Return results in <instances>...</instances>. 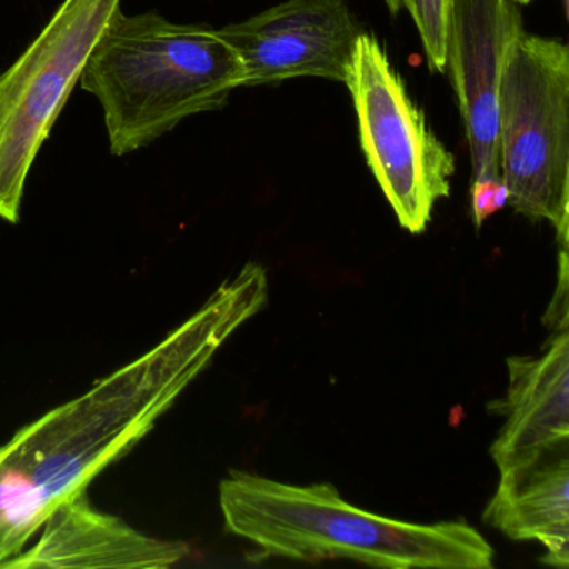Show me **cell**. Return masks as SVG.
Instances as JSON below:
<instances>
[{
	"instance_id": "cell-1",
	"label": "cell",
	"mask_w": 569,
	"mask_h": 569,
	"mask_svg": "<svg viewBox=\"0 0 569 569\" xmlns=\"http://www.w3.org/2000/svg\"><path fill=\"white\" fill-rule=\"evenodd\" d=\"M268 295L264 269L249 262L154 348L0 446V568L61 502L88 492L99 472L152 431Z\"/></svg>"
},
{
	"instance_id": "cell-2",
	"label": "cell",
	"mask_w": 569,
	"mask_h": 569,
	"mask_svg": "<svg viewBox=\"0 0 569 569\" xmlns=\"http://www.w3.org/2000/svg\"><path fill=\"white\" fill-rule=\"evenodd\" d=\"M226 529L261 556L316 562L351 559L378 568L488 569L495 551L465 519L435 525L375 515L331 482L296 486L231 471L219 485Z\"/></svg>"
},
{
	"instance_id": "cell-3",
	"label": "cell",
	"mask_w": 569,
	"mask_h": 569,
	"mask_svg": "<svg viewBox=\"0 0 569 569\" xmlns=\"http://www.w3.org/2000/svg\"><path fill=\"white\" fill-rule=\"evenodd\" d=\"M79 84L101 102L111 154L128 156L191 116L224 108L244 86V66L218 29L119 9Z\"/></svg>"
},
{
	"instance_id": "cell-4",
	"label": "cell",
	"mask_w": 569,
	"mask_h": 569,
	"mask_svg": "<svg viewBox=\"0 0 569 569\" xmlns=\"http://www.w3.org/2000/svg\"><path fill=\"white\" fill-rule=\"evenodd\" d=\"M498 151L508 204L569 236V49L525 32L498 91Z\"/></svg>"
},
{
	"instance_id": "cell-5",
	"label": "cell",
	"mask_w": 569,
	"mask_h": 569,
	"mask_svg": "<svg viewBox=\"0 0 569 569\" xmlns=\"http://www.w3.org/2000/svg\"><path fill=\"white\" fill-rule=\"evenodd\" d=\"M345 84L366 162L382 194L406 231L425 232L436 202L451 192L455 156L429 131L378 39L359 36Z\"/></svg>"
},
{
	"instance_id": "cell-6",
	"label": "cell",
	"mask_w": 569,
	"mask_h": 569,
	"mask_svg": "<svg viewBox=\"0 0 569 569\" xmlns=\"http://www.w3.org/2000/svg\"><path fill=\"white\" fill-rule=\"evenodd\" d=\"M121 0H64L0 76V219L18 224L32 164Z\"/></svg>"
},
{
	"instance_id": "cell-7",
	"label": "cell",
	"mask_w": 569,
	"mask_h": 569,
	"mask_svg": "<svg viewBox=\"0 0 569 569\" xmlns=\"http://www.w3.org/2000/svg\"><path fill=\"white\" fill-rule=\"evenodd\" d=\"M218 32L241 59L244 86L296 78L345 82L362 34L345 0H284Z\"/></svg>"
},
{
	"instance_id": "cell-8",
	"label": "cell",
	"mask_w": 569,
	"mask_h": 569,
	"mask_svg": "<svg viewBox=\"0 0 569 569\" xmlns=\"http://www.w3.org/2000/svg\"><path fill=\"white\" fill-rule=\"evenodd\" d=\"M516 0H451L445 72L458 98L472 181H501L498 91L512 48L525 34Z\"/></svg>"
},
{
	"instance_id": "cell-9",
	"label": "cell",
	"mask_w": 569,
	"mask_h": 569,
	"mask_svg": "<svg viewBox=\"0 0 569 569\" xmlns=\"http://www.w3.org/2000/svg\"><path fill=\"white\" fill-rule=\"evenodd\" d=\"M38 532L34 545L2 568L168 569L191 552L188 542L154 538L94 508L88 492L61 502Z\"/></svg>"
},
{
	"instance_id": "cell-10",
	"label": "cell",
	"mask_w": 569,
	"mask_h": 569,
	"mask_svg": "<svg viewBox=\"0 0 569 569\" xmlns=\"http://www.w3.org/2000/svg\"><path fill=\"white\" fill-rule=\"evenodd\" d=\"M508 372L506 398L489 409L505 418L489 449L499 472L568 451V329H559L539 356H511Z\"/></svg>"
},
{
	"instance_id": "cell-11",
	"label": "cell",
	"mask_w": 569,
	"mask_h": 569,
	"mask_svg": "<svg viewBox=\"0 0 569 569\" xmlns=\"http://www.w3.org/2000/svg\"><path fill=\"white\" fill-rule=\"evenodd\" d=\"M499 485L482 519L508 538L545 546L542 562L569 566L568 451L499 472Z\"/></svg>"
},
{
	"instance_id": "cell-12",
	"label": "cell",
	"mask_w": 569,
	"mask_h": 569,
	"mask_svg": "<svg viewBox=\"0 0 569 569\" xmlns=\"http://www.w3.org/2000/svg\"><path fill=\"white\" fill-rule=\"evenodd\" d=\"M392 16L408 12L415 21L425 48L429 68L445 72L446 32H448L451 0H382ZM519 6L531 4L532 0H516Z\"/></svg>"
},
{
	"instance_id": "cell-13",
	"label": "cell",
	"mask_w": 569,
	"mask_h": 569,
	"mask_svg": "<svg viewBox=\"0 0 569 569\" xmlns=\"http://www.w3.org/2000/svg\"><path fill=\"white\" fill-rule=\"evenodd\" d=\"M508 204V191L502 181L482 179L472 181L471 209L476 229H481L482 222L491 218L495 212L501 211Z\"/></svg>"
}]
</instances>
